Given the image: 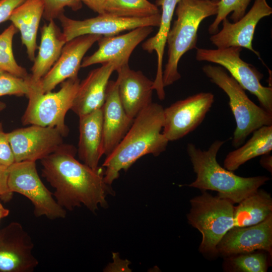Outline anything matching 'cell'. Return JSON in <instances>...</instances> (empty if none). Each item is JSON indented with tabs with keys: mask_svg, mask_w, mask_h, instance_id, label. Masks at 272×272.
Returning <instances> with one entry per match:
<instances>
[{
	"mask_svg": "<svg viewBox=\"0 0 272 272\" xmlns=\"http://www.w3.org/2000/svg\"><path fill=\"white\" fill-rule=\"evenodd\" d=\"M73 145L63 144L55 152L41 160L42 175L55 189L57 203L72 211L82 205L95 213L106 208V197L112 189L104 181L101 167L94 170L75 158Z\"/></svg>",
	"mask_w": 272,
	"mask_h": 272,
	"instance_id": "6da1fadb",
	"label": "cell"
},
{
	"mask_svg": "<svg viewBox=\"0 0 272 272\" xmlns=\"http://www.w3.org/2000/svg\"><path fill=\"white\" fill-rule=\"evenodd\" d=\"M163 111L162 105L151 103L134 118L129 130L102 164L104 179L110 185L141 157L152 154L158 156L165 151L169 141L162 133Z\"/></svg>",
	"mask_w": 272,
	"mask_h": 272,
	"instance_id": "7a4b0ae2",
	"label": "cell"
},
{
	"mask_svg": "<svg viewBox=\"0 0 272 272\" xmlns=\"http://www.w3.org/2000/svg\"><path fill=\"white\" fill-rule=\"evenodd\" d=\"M225 142L216 140L207 151L188 144L187 152L196 174L195 180L188 186L201 191H217L219 196L238 203L256 192L270 178L265 176L242 177L222 167L217 162V155Z\"/></svg>",
	"mask_w": 272,
	"mask_h": 272,
	"instance_id": "3957f363",
	"label": "cell"
},
{
	"mask_svg": "<svg viewBox=\"0 0 272 272\" xmlns=\"http://www.w3.org/2000/svg\"><path fill=\"white\" fill-rule=\"evenodd\" d=\"M220 0H180L175 8L177 19L167 35L168 59L163 71V84L170 86L181 75L178 64L187 51L196 48L197 31L201 22L216 15Z\"/></svg>",
	"mask_w": 272,
	"mask_h": 272,
	"instance_id": "277c9868",
	"label": "cell"
},
{
	"mask_svg": "<svg viewBox=\"0 0 272 272\" xmlns=\"http://www.w3.org/2000/svg\"><path fill=\"white\" fill-rule=\"evenodd\" d=\"M202 191L190 200L191 208L187 219L202 235L199 251L205 257L213 258L218 255L219 242L234 227L235 206L227 199Z\"/></svg>",
	"mask_w": 272,
	"mask_h": 272,
	"instance_id": "5b68a950",
	"label": "cell"
},
{
	"mask_svg": "<svg viewBox=\"0 0 272 272\" xmlns=\"http://www.w3.org/2000/svg\"><path fill=\"white\" fill-rule=\"evenodd\" d=\"M202 69L210 81L229 97V104L236 123L232 139L234 147L243 144L251 133L260 127L272 125V113L253 103L245 90L223 67L207 64Z\"/></svg>",
	"mask_w": 272,
	"mask_h": 272,
	"instance_id": "8992f818",
	"label": "cell"
},
{
	"mask_svg": "<svg viewBox=\"0 0 272 272\" xmlns=\"http://www.w3.org/2000/svg\"><path fill=\"white\" fill-rule=\"evenodd\" d=\"M31 86L27 95L28 103L22 117L23 125H37L57 128L63 136L66 137L69 128L65 117L71 109L80 80L78 77L69 78L61 84L56 92L43 93L40 81L31 78Z\"/></svg>",
	"mask_w": 272,
	"mask_h": 272,
	"instance_id": "52a82bcc",
	"label": "cell"
},
{
	"mask_svg": "<svg viewBox=\"0 0 272 272\" xmlns=\"http://www.w3.org/2000/svg\"><path fill=\"white\" fill-rule=\"evenodd\" d=\"M242 48L231 46L217 49L196 48V59L219 64L245 90L256 97L261 107L272 113V88L262 85L263 74L240 57Z\"/></svg>",
	"mask_w": 272,
	"mask_h": 272,
	"instance_id": "ba28073f",
	"label": "cell"
},
{
	"mask_svg": "<svg viewBox=\"0 0 272 272\" xmlns=\"http://www.w3.org/2000/svg\"><path fill=\"white\" fill-rule=\"evenodd\" d=\"M35 162H14L9 166V189L13 193L25 196L32 202L36 217L45 216L50 220L64 218L65 210L57 203L53 193L41 181Z\"/></svg>",
	"mask_w": 272,
	"mask_h": 272,
	"instance_id": "9c48e42d",
	"label": "cell"
},
{
	"mask_svg": "<svg viewBox=\"0 0 272 272\" xmlns=\"http://www.w3.org/2000/svg\"><path fill=\"white\" fill-rule=\"evenodd\" d=\"M214 102L212 93L200 92L164 108L162 133L169 142L185 137L201 123Z\"/></svg>",
	"mask_w": 272,
	"mask_h": 272,
	"instance_id": "30bf717a",
	"label": "cell"
},
{
	"mask_svg": "<svg viewBox=\"0 0 272 272\" xmlns=\"http://www.w3.org/2000/svg\"><path fill=\"white\" fill-rule=\"evenodd\" d=\"M160 14L141 18H125L106 13L84 20L71 19L61 14L58 17L67 42L77 37L89 34L112 36L119 33L144 26L159 27Z\"/></svg>",
	"mask_w": 272,
	"mask_h": 272,
	"instance_id": "8fae6325",
	"label": "cell"
},
{
	"mask_svg": "<svg viewBox=\"0 0 272 272\" xmlns=\"http://www.w3.org/2000/svg\"><path fill=\"white\" fill-rule=\"evenodd\" d=\"M15 162L42 160L63 144L64 137L55 127L30 125L7 132Z\"/></svg>",
	"mask_w": 272,
	"mask_h": 272,
	"instance_id": "7c38bea8",
	"label": "cell"
},
{
	"mask_svg": "<svg viewBox=\"0 0 272 272\" xmlns=\"http://www.w3.org/2000/svg\"><path fill=\"white\" fill-rule=\"evenodd\" d=\"M34 244L19 223L13 222L0 230V272H32L38 264Z\"/></svg>",
	"mask_w": 272,
	"mask_h": 272,
	"instance_id": "4fadbf2b",
	"label": "cell"
},
{
	"mask_svg": "<svg viewBox=\"0 0 272 272\" xmlns=\"http://www.w3.org/2000/svg\"><path fill=\"white\" fill-rule=\"evenodd\" d=\"M272 14V8L266 0H255L250 10L238 21L231 23L226 18L222 21V29L212 35L210 40L218 48L231 46L243 47L260 55L252 42L257 24L263 18Z\"/></svg>",
	"mask_w": 272,
	"mask_h": 272,
	"instance_id": "5bb4252c",
	"label": "cell"
},
{
	"mask_svg": "<svg viewBox=\"0 0 272 272\" xmlns=\"http://www.w3.org/2000/svg\"><path fill=\"white\" fill-rule=\"evenodd\" d=\"M217 250L224 257L259 250L271 256L272 215L258 224L231 228L219 242Z\"/></svg>",
	"mask_w": 272,
	"mask_h": 272,
	"instance_id": "9a60e30c",
	"label": "cell"
},
{
	"mask_svg": "<svg viewBox=\"0 0 272 272\" xmlns=\"http://www.w3.org/2000/svg\"><path fill=\"white\" fill-rule=\"evenodd\" d=\"M102 36L84 35L66 42L57 60L40 81L42 92H51L59 84L78 77L84 55Z\"/></svg>",
	"mask_w": 272,
	"mask_h": 272,
	"instance_id": "2e32d148",
	"label": "cell"
},
{
	"mask_svg": "<svg viewBox=\"0 0 272 272\" xmlns=\"http://www.w3.org/2000/svg\"><path fill=\"white\" fill-rule=\"evenodd\" d=\"M153 31V27L144 26L118 36H102L98 41V49L82 60L81 67L97 63L113 62L118 69L128 64L134 48Z\"/></svg>",
	"mask_w": 272,
	"mask_h": 272,
	"instance_id": "e0dca14e",
	"label": "cell"
},
{
	"mask_svg": "<svg viewBox=\"0 0 272 272\" xmlns=\"http://www.w3.org/2000/svg\"><path fill=\"white\" fill-rule=\"evenodd\" d=\"M102 113V152L107 156L122 140L134 119L127 115L121 104L116 81L108 82Z\"/></svg>",
	"mask_w": 272,
	"mask_h": 272,
	"instance_id": "ac0fdd59",
	"label": "cell"
},
{
	"mask_svg": "<svg viewBox=\"0 0 272 272\" xmlns=\"http://www.w3.org/2000/svg\"><path fill=\"white\" fill-rule=\"evenodd\" d=\"M116 71L120 102L127 115L134 119L152 102L153 81L141 71L130 69L128 64Z\"/></svg>",
	"mask_w": 272,
	"mask_h": 272,
	"instance_id": "d6986e66",
	"label": "cell"
},
{
	"mask_svg": "<svg viewBox=\"0 0 272 272\" xmlns=\"http://www.w3.org/2000/svg\"><path fill=\"white\" fill-rule=\"evenodd\" d=\"M115 70L114 63L106 62L91 71L80 83L71 109L80 116L102 108L109 79Z\"/></svg>",
	"mask_w": 272,
	"mask_h": 272,
	"instance_id": "ffe728a7",
	"label": "cell"
},
{
	"mask_svg": "<svg viewBox=\"0 0 272 272\" xmlns=\"http://www.w3.org/2000/svg\"><path fill=\"white\" fill-rule=\"evenodd\" d=\"M79 117V157L92 169H98L99 160L103 155L102 107Z\"/></svg>",
	"mask_w": 272,
	"mask_h": 272,
	"instance_id": "44dd1931",
	"label": "cell"
},
{
	"mask_svg": "<svg viewBox=\"0 0 272 272\" xmlns=\"http://www.w3.org/2000/svg\"><path fill=\"white\" fill-rule=\"evenodd\" d=\"M44 10L43 0H25L12 12L9 20L20 31L29 59L35 58L37 34Z\"/></svg>",
	"mask_w": 272,
	"mask_h": 272,
	"instance_id": "7402d4cb",
	"label": "cell"
},
{
	"mask_svg": "<svg viewBox=\"0 0 272 272\" xmlns=\"http://www.w3.org/2000/svg\"><path fill=\"white\" fill-rule=\"evenodd\" d=\"M66 38L54 20L41 28V39L38 52L34 60L30 77L40 81L50 70L59 58Z\"/></svg>",
	"mask_w": 272,
	"mask_h": 272,
	"instance_id": "603a6c76",
	"label": "cell"
},
{
	"mask_svg": "<svg viewBox=\"0 0 272 272\" xmlns=\"http://www.w3.org/2000/svg\"><path fill=\"white\" fill-rule=\"evenodd\" d=\"M180 0H156V5L161 7L160 23L155 35L147 39L142 44L143 49L149 53L154 51L157 56V69L156 78L153 81V89L155 90L159 99H165V93L163 84V59L166 44L168 33L171 28L174 13Z\"/></svg>",
	"mask_w": 272,
	"mask_h": 272,
	"instance_id": "cb8c5ba5",
	"label": "cell"
},
{
	"mask_svg": "<svg viewBox=\"0 0 272 272\" xmlns=\"http://www.w3.org/2000/svg\"><path fill=\"white\" fill-rule=\"evenodd\" d=\"M271 150L272 125L262 126L253 132L246 144L228 153L224 161V167L233 172L253 158L269 154Z\"/></svg>",
	"mask_w": 272,
	"mask_h": 272,
	"instance_id": "d4e9b609",
	"label": "cell"
},
{
	"mask_svg": "<svg viewBox=\"0 0 272 272\" xmlns=\"http://www.w3.org/2000/svg\"><path fill=\"white\" fill-rule=\"evenodd\" d=\"M235 207L234 227L258 224L272 215V198L262 189L247 197Z\"/></svg>",
	"mask_w": 272,
	"mask_h": 272,
	"instance_id": "484cf974",
	"label": "cell"
},
{
	"mask_svg": "<svg viewBox=\"0 0 272 272\" xmlns=\"http://www.w3.org/2000/svg\"><path fill=\"white\" fill-rule=\"evenodd\" d=\"M104 13L125 18H141L160 14L156 4L148 0H106Z\"/></svg>",
	"mask_w": 272,
	"mask_h": 272,
	"instance_id": "4316f807",
	"label": "cell"
},
{
	"mask_svg": "<svg viewBox=\"0 0 272 272\" xmlns=\"http://www.w3.org/2000/svg\"><path fill=\"white\" fill-rule=\"evenodd\" d=\"M267 254L259 250L226 257L224 269L230 272H266L269 265Z\"/></svg>",
	"mask_w": 272,
	"mask_h": 272,
	"instance_id": "83f0119b",
	"label": "cell"
},
{
	"mask_svg": "<svg viewBox=\"0 0 272 272\" xmlns=\"http://www.w3.org/2000/svg\"><path fill=\"white\" fill-rule=\"evenodd\" d=\"M18 32L12 24L0 34V70L16 76L27 78V70L19 65L13 51V40Z\"/></svg>",
	"mask_w": 272,
	"mask_h": 272,
	"instance_id": "f1b7e54d",
	"label": "cell"
},
{
	"mask_svg": "<svg viewBox=\"0 0 272 272\" xmlns=\"http://www.w3.org/2000/svg\"><path fill=\"white\" fill-rule=\"evenodd\" d=\"M250 2L251 0H220L216 17L208 28L209 33L213 35L218 32L219 25L231 13H232L230 19L233 22L240 19L245 14Z\"/></svg>",
	"mask_w": 272,
	"mask_h": 272,
	"instance_id": "f546056e",
	"label": "cell"
},
{
	"mask_svg": "<svg viewBox=\"0 0 272 272\" xmlns=\"http://www.w3.org/2000/svg\"><path fill=\"white\" fill-rule=\"evenodd\" d=\"M30 86V74L28 78H23L6 72L0 73V97L6 95L27 96Z\"/></svg>",
	"mask_w": 272,
	"mask_h": 272,
	"instance_id": "4dcf8cb0",
	"label": "cell"
},
{
	"mask_svg": "<svg viewBox=\"0 0 272 272\" xmlns=\"http://www.w3.org/2000/svg\"><path fill=\"white\" fill-rule=\"evenodd\" d=\"M43 18L48 22L57 19L63 13L64 8L66 7L75 11L82 7V3L80 0H43Z\"/></svg>",
	"mask_w": 272,
	"mask_h": 272,
	"instance_id": "1f68e13d",
	"label": "cell"
},
{
	"mask_svg": "<svg viewBox=\"0 0 272 272\" xmlns=\"http://www.w3.org/2000/svg\"><path fill=\"white\" fill-rule=\"evenodd\" d=\"M15 162L14 156L8 141L7 132L0 122V164L10 166Z\"/></svg>",
	"mask_w": 272,
	"mask_h": 272,
	"instance_id": "d6a6232c",
	"label": "cell"
},
{
	"mask_svg": "<svg viewBox=\"0 0 272 272\" xmlns=\"http://www.w3.org/2000/svg\"><path fill=\"white\" fill-rule=\"evenodd\" d=\"M8 176L9 166L0 164V199L4 202L10 201L13 195L8 187Z\"/></svg>",
	"mask_w": 272,
	"mask_h": 272,
	"instance_id": "836d02e7",
	"label": "cell"
},
{
	"mask_svg": "<svg viewBox=\"0 0 272 272\" xmlns=\"http://www.w3.org/2000/svg\"><path fill=\"white\" fill-rule=\"evenodd\" d=\"M25 0H0V24L9 20L13 11Z\"/></svg>",
	"mask_w": 272,
	"mask_h": 272,
	"instance_id": "e575fe53",
	"label": "cell"
},
{
	"mask_svg": "<svg viewBox=\"0 0 272 272\" xmlns=\"http://www.w3.org/2000/svg\"><path fill=\"white\" fill-rule=\"evenodd\" d=\"M98 14L104 13V6L106 0H80Z\"/></svg>",
	"mask_w": 272,
	"mask_h": 272,
	"instance_id": "d590c367",
	"label": "cell"
},
{
	"mask_svg": "<svg viewBox=\"0 0 272 272\" xmlns=\"http://www.w3.org/2000/svg\"><path fill=\"white\" fill-rule=\"evenodd\" d=\"M261 166L271 173L272 172V157L269 154L262 155L260 160Z\"/></svg>",
	"mask_w": 272,
	"mask_h": 272,
	"instance_id": "8d00e7d4",
	"label": "cell"
},
{
	"mask_svg": "<svg viewBox=\"0 0 272 272\" xmlns=\"http://www.w3.org/2000/svg\"><path fill=\"white\" fill-rule=\"evenodd\" d=\"M10 213V211L5 208L0 201V221L1 219L7 217Z\"/></svg>",
	"mask_w": 272,
	"mask_h": 272,
	"instance_id": "74e56055",
	"label": "cell"
},
{
	"mask_svg": "<svg viewBox=\"0 0 272 272\" xmlns=\"http://www.w3.org/2000/svg\"><path fill=\"white\" fill-rule=\"evenodd\" d=\"M6 108V104L5 103L0 101V112L3 111Z\"/></svg>",
	"mask_w": 272,
	"mask_h": 272,
	"instance_id": "f35d334b",
	"label": "cell"
},
{
	"mask_svg": "<svg viewBox=\"0 0 272 272\" xmlns=\"http://www.w3.org/2000/svg\"><path fill=\"white\" fill-rule=\"evenodd\" d=\"M3 72H4V71H3L0 70V73H2Z\"/></svg>",
	"mask_w": 272,
	"mask_h": 272,
	"instance_id": "ab89813d",
	"label": "cell"
}]
</instances>
